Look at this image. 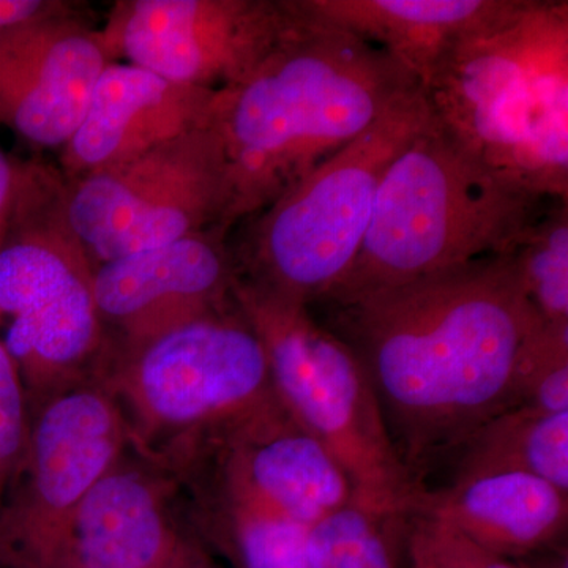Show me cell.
I'll return each mask as SVG.
<instances>
[{"label": "cell", "instance_id": "8", "mask_svg": "<svg viewBox=\"0 0 568 568\" xmlns=\"http://www.w3.org/2000/svg\"><path fill=\"white\" fill-rule=\"evenodd\" d=\"M103 381L121 403L133 443L182 439L186 458L282 406L263 343L237 304L130 349H114Z\"/></svg>", "mask_w": 568, "mask_h": 568}, {"label": "cell", "instance_id": "7", "mask_svg": "<svg viewBox=\"0 0 568 568\" xmlns=\"http://www.w3.org/2000/svg\"><path fill=\"white\" fill-rule=\"evenodd\" d=\"M61 174L31 160L0 246V335L31 416L52 396L102 376L112 339L93 297V267L58 205Z\"/></svg>", "mask_w": 568, "mask_h": 568}, {"label": "cell", "instance_id": "15", "mask_svg": "<svg viewBox=\"0 0 568 568\" xmlns=\"http://www.w3.org/2000/svg\"><path fill=\"white\" fill-rule=\"evenodd\" d=\"M215 95L133 63L111 62L93 85L80 125L59 151V173L71 181L209 129Z\"/></svg>", "mask_w": 568, "mask_h": 568}, {"label": "cell", "instance_id": "11", "mask_svg": "<svg viewBox=\"0 0 568 568\" xmlns=\"http://www.w3.org/2000/svg\"><path fill=\"white\" fill-rule=\"evenodd\" d=\"M293 14L291 0H122L102 33L112 61L219 92L260 65Z\"/></svg>", "mask_w": 568, "mask_h": 568}, {"label": "cell", "instance_id": "26", "mask_svg": "<svg viewBox=\"0 0 568 568\" xmlns=\"http://www.w3.org/2000/svg\"><path fill=\"white\" fill-rule=\"evenodd\" d=\"M80 3L65 0H0V32L77 10Z\"/></svg>", "mask_w": 568, "mask_h": 568}, {"label": "cell", "instance_id": "5", "mask_svg": "<svg viewBox=\"0 0 568 568\" xmlns=\"http://www.w3.org/2000/svg\"><path fill=\"white\" fill-rule=\"evenodd\" d=\"M424 89L248 219L233 248L237 276L312 306L345 278L361 253L377 190L390 164L428 129Z\"/></svg>", "mask_w": 568, "mask_h": 568}, {"label": "cell", "instance_id": "4", "mask_svg": "<svg viewBox=\"0 0 568 568\" xmlns=\"http://www.w3.org/2000/svg\"><path fill=\"white\" fill-rule=\"evenodd\" d=\"M549 200L481 162L433 119L388 168L357 260L321 301L514 253Z\"/></svg>", "mask_w": 568, "mask_h": 568}, {"label": "cell", "instance_id": "23", "mask_svg": "<svg viewBox=\"0 0 568 568\" xmlns=\"http://www.w3.org/2000/svg\"><path fill=\"white\" fill-rule=\"evenodd\" d=\"M510 407L568 413V323L538 317L530 328L515 364Z\"/></svg>", "mask_w": 568, "mask_h": 568}, {"label": "cell", "instance_id": "22", "mask_svg": "<svg viewBox=\"0 0 568 568\" xmlns=\"http://www.w3.org/2000/svg\"><path fill=\"white\" fill-rule=\"evenodd\" d=\"M514 256L523 293L545 323H568V197H552Z\"/></svg>", "mask_w": 568, "mask_h": 568}, {"label": "cell", "instance_id": "16", "mask_svg": "<svg viewBox=\"0 0 568 568\" xmlns=\"http://www.w3.org/2000/svg\"><path fill=\"white\" fill-rule=\"evenodd\" d=\"M213 480L310 529L354 500L334 455L283 406L211 440Z\"/></svg>", "mask_w": 568, "mask_h": 568}, {"label": "cell", "instance_id": "12", "mask_svg": "<svg viewBox=\"0 0 568 568\" xmlns=\"http://www.w3.org/2000/svg\"><path fill=\"white\" fill-rule=\"evenodd\" d=\"M230 231L212 227L93 267V297L114 349L151 342L233 302Z\"/></svg>", "mask_w": 568, "mask_h": 568}, {"label": "cell", "instance_id": "17", "mask_svg": "<svg viewBox=\"0 0 568 568\" xmlns=\"http://www.w3.org/2000/svg\"><path fill=\"white\" fill-rule=\"evenodd\" d=\"M410 517L432 519L511 560L562 536L568 493L529 474H476L454 478L446 488L422 489Z\"/></svg>", "mask_w": 568, "mask_h": 568}, {"label": "cell", "instance_id": "29", "mask_svg": "<svg viewBox=\"0 0 568 568\" xmlns=\"http://www.w3.org/2000/svg\"><path fill=\"white\" fill-rule=\"evenodd\" d=\"M189 568H212V567L209 566L207 562H205V559H203V560H201V562L194 564V566L189 567Z\"/></svg>", "mask_w": 568, "mask_h": 568}, {"label": "cell", "instance_id": "19", "mask_svg": "<svg viewBox=\"0 0 568 568\" xmlns=\"http://www.w3.org/2000/svg\"><path fill=\"white\" fill-rule=\"evenodd\" d=\"M455 477L521 473L568 493V413L510 407L458 448Z\"/></svg>", "mask_w": 568, "mask_h": 568}, {"label": "cell", "instance_id": "20", "mask_svg": "<svg viewBox=\"0 0 568 568\" xmlns=\"http://www.w3.org/2000/svg\"><path fill=\"white\" fill-rule=\"evenodd\" d=\"M213 537L235 568H308V529L212 480L205 497Z\"/></svg>", "mask_w": 568, "mask_h": 568}, {"label": "cell", "instance_id": "3", "mask_svg": "<svg viewBox=\"0 0 568 568\" xmlns=\"http://www.w3.org/2000/svg\"><path fill=\"white\" fill-rule=\"evenodd\" d=\"M444 130L511 182L568 197V3L515 0L424 89Z\"/></svg>", "mask_w": 568, "mask_h": 568}, {"label": "cell", "instance_id": "10", "mask_svg": "<svg viewBox=\"0 0 568 568\" xmlns=\"http://www.w3.org/2000/svg\"><path fill=\"white\" fill-rule=\"evenodd\" d=\"M132 443L129 418L102 376L43 403L32 414L20 477L0 506V568H32Z\"/></svg>", "mask_w": 568, "mask_h": 568}, {"label": "cell", "instance_id": "25", "mask_svg": "<svg viewBox=\"0 0 568 568\" xmlns=\"http://www.w3.org/2000/svg\"><path fill=\"white\" fill-rule=\"evenodd\" d=\"M452 530L422 517L407 518L406 555L413 568H465Z\"/></svg>", "mask_w": 568, "mask_h": 568}, {"label": "cell", "instance_id": "21", "mask_svg": "<svg viewBox=\"0 0 568 568\" xmlns=\"http://www.w3.org/2000/svg\"><path fill=\"white\" fill-rule=\"evenodd\" d=\"M406 529L407 518L353 500L308 529V568H399Z\"/></svg>", "mask_w": 568, "mask_h": 568}, {"label": "cell", "instance_id": "13", "mask_svg": "<svg viewBox=\"0 0 568 568\" xmlns=\"http://www.w3.org/2000/svg\"><path fill=\"white\" fill-rule=\"evenodd\" d=\"M112 58L81 7L0 32V125L61 151Z\"/></svg>", "mask_w": 568, "mask_h": 568}, {"label": "cell", "instance_id": "28", "mask_svg": "<svg viewBox=\"0 0 568 568\" xmlns=\"http://www.w3.org/2000/svg\"><path fill=\"white\" fill-rule=\"evenodd\" d=\"M523 567H525V566H523ZM525 568H532V567H525ZM544 568H568L567 560H564V562L555 564V566H548V567H544Z\"/></svg>", "mask_w": 568, "mask_h": 568}, {"label": "cell", "instance_id": "1", "mask_svg": "<svg viewBox=\"0 0 568 568\" xmlns=\"http://www.w3.org/2000/svg\"><path fill=\"white\" fill-rule=\"evenodd\" d=\"M310 308L357 357L420 484L426 467L510 407L519 347L538 320L511 253Z\"/></svg>", "mask_w": 568, "mask_h": 568}, {"label": "cell", "instance_id": "27", "mask_svg": "<svg viewBox=\"0 0 568 568\" xmlns=\"http://www.w3.org/2000/svg\"><path fill=\"white\" fill-rule=\"evenodd\" d=\"M28 162L13 159L0 148V246L9 234L18 197L24 183Z\"/></svg>", "mask_w": 568, "mask_h": 568}, {"label": "cell", "instance_id": "9", "mask_svg": "<svg viewBox=\"0 0 568 568\" xmlns=\"http://www.w3.org/2000/svg\"><path fill=\"white\" fill-rule=\"evenodd\" d=\"M63 226L92 267L212 227L231 230L233 186L212 126L58 190Z\"/></svg>", "mask_w": 568, "mask_h": 568}, {"label": "cell", "instance_id": "6", "mask_svg": "<svg viewBox=\"0 0 568 568\" xmlns=\"http://www.w3.org/2000/svg\"><path fill=\"white\" fill-rule=\"evenodd\" d=\"M233 297L263 343L276 398L349 477L355 503L409 518L424 484L396 450L351 347L310 306L237 276Z\"/></svg>", "mask_w": 568, "mask_h": 568}, {"label": "cell", "instance_id": "2", "mask_svg": "<svg viewBox=\"0 0 568 568\" xmlns=\"http://www.w3.org/2000/svg\"><path fill=\"white\" fill-rule=\"evenodd\" d=\"M291 3L293 20L274 50L213 102L234 224L274 203L422 88L383 48L321 20L301 0Z\"/></svg>", "mask_w": 568, "mask_h": 568}, {"label": "cell", "instance_id": "14", "mask_svg": "<svg viewBox=\"0 0 568 568\" xmlns=\"http://www.w3.org/2000/svg\"><path fill=\"white\" fill-rule=\"evenodd\" d=\"M162 477L118 463L81 500L32 568H189L205 559L182 537Z\"/></svg>", "mask_w": 568, "mask_h": 568}, {"label": "cell", "instance_id": "18", "mask_svg": "<svg viewBox=\"0 0 568 568\" xmlns=\"http://www.w3.org/2000/svg\"><path fill=\"white\" fill-rule=\"evenodd\" d=\"M515 0H301L321 20L361 37L426 88L452 51L511 9Z\"/></svg>", "mask_w": 568, "mask_h": 568}, {"label": "cell", "instance_id": "24", "mask_svg": "<svg viewBox=\"0 0 568 568\" xmlns=\"http://www.w3.org/2000/svg\"><path fill=\"white\" fill-rule=\"evenodd\" d=\"M31 407L20 372L0 339V504L20 477L31 436Z\"/></svg>", "mask_w": 568, "mask_h": 568}]
</instances>
